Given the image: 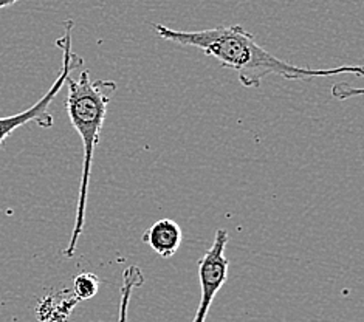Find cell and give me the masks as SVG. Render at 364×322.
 Here are the masks:
<instances>
[{
  "label": "cell",
  "instance_id": "cell-1",
  "mask_svg": "<svg viewBox=\"0 0 364 322\" xmlns=\"http://www.w3.org/2000/svg\"><path fill=\"white\" fill-rule=\"evenodd\" d=\"M154 31L164 41L174 42L181 47L198 48L205 55L218 59L222 67L236 72L242 85L248 89L261 87L264 77L270 75L282 76L290 81H307L335 75H364L360 65L335 68H304L293 65L259 45L253 34L242 25H222L200 31H180L166 25L154 23Z\"/></svg>",
  "mask_w": 364,
  "mask_h": 322
},
{
  "label": "cell",
  "instance_id": "cell-2",
  "mask_svg": "<svg viewBox=\"0 0 364 322\" xmlns=\"http://www.w3.org/2000/svg\"><path fill=\"white\" fill-rule=\"evenodd\" d=\"M65 82L68 84V95L65 100L67 115L70 118V123L75 127L77 135L81 136L84 146V161L75 225L70 242H68L67 248L64 249V256L73 257L76 252L77 240H80L85 225L93 155L100 143V135L104 126V119L107 117V107L110 100L117 92V82L110 80L92 81L90 73L87 70L81 73L77 81L68 76Z\"/></svg>",
  "mask_w": 364,
  "mask_h": 322
},
{
  "label": "cell",
  "instance_id": "cell-3",
  "mask_svg": "<svg viewBox=\"0 0 364 322\" xmlns=\"http://www.w3.org/2000/svg\"><path fill=\"white\" fill-rule=\"evenodd\" d=\"M72 33H73V21H65L64 36L56 41V45L63 50V68H60L56 81L51 84L48 92L36 104H33L30 109L23 110L21 113H16V115H11V117L0 118V144H4V141L14 132L16 129L28 124L31 121L38 123V126L44 129H50L53 126V115L48 112L50 104L53 102L60 89L65 85L67 77L70 76V73L82 65V58L72 51Z\"/></svg>",
  "mask_w": 364,
  "mask_h": 322
},
{
  "label": "cell",
  "instance_id": "cell-4",
  "mask_svg": "<svg viewBox=\"0 0 364 322\" xmlns=\"http://www.w3.org/2000/svg\"><path fill=\"white\" fill-rule=\"evenodd\" d=\"M230 234L227 230H218L213 245L198 260V281H200V302L193 322H206L213 301L228 279L230 260L225 256Z\"/></svg>",
  "mask_w": 364,
  "mask_h": 322
},
{
  "label": "cell",
  "instance_id": "cell-5",
  "mask_svg": "<svg viewBox=\"0 0 364 322\" xmlns=\"http://www.w3.org/2000/svg\"><path fill=\"white\" fill-rule=\"evenodd\" d=\"M183 234L177 222L161 219L151 225L143 234V242L163 259H171L178 251Z\"/></svg>",
  "mask_w": 364,
  "mask_h": 322
},
{
  "label": "cell",
  "instance_id": "cell-6",
  "mask_svg": "<svg viewBox=\"0 0 364 322\" xmlns=\"http://www.w3.org/2000/svg\"><path fill=\"white\" fill-rule=\"evenodd\" d=\"M144 276L136 265H131L123 273V285H121V301H119V316L118 322H127L129 304H131L132 293L136 286L143 285Z\"/></svg>",
  "mask_w": 364,
  "mask_h": 322
},
{
  "label": "cell",
  "instance_id": "cell-7",
  "mask_svg": "<svg viewBox=\"0 0 364 322\" xmlns=\"http://www.w3.org/2000/svg\"><path fill=\"white\" fill-rule=\"evenodd\" d=\"M101 281L97 274L80 273L73 279V296L77 301L92 299L100 290Z\"/></svg>",
  "mask_w": 364,
  "mask_h": 322
},
{
  "label": "cell",
  "instance_id": "cell-8",
  "mask_svg": "<svg viewBox=\"0 0 364 322\" xmlns=\"http://www.w3.org/2000/svg\"><path fill=\"white\" fill-rule=\"evenodd\" d=\"M19 2V0H0V8H6V6H11L14 4Z\"/></svg>",
  "mask_w": 364,
  "mask_h": 322
}]
</instances>
